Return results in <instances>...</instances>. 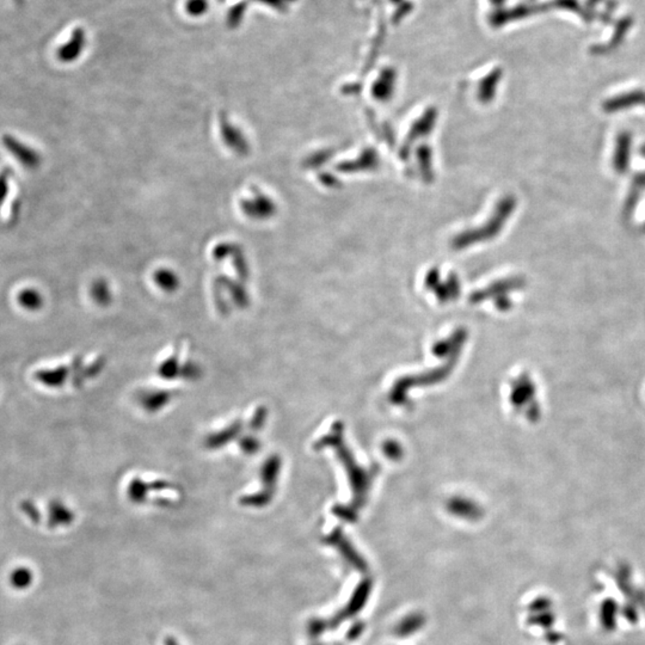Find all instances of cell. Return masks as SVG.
I'll return each mask as SVG.
<instances>
[{
    "label": "cell",
    "instance_id": "12",
    "mask_svg": "<svg viewBox=\"0 0 645 645\" xmlns=\"http://www.w3.org/2000/svg\"><path fill=\"white\" fill-rule=\"evenodd\" d=\"M448 509L450 513H453L455 515L463 516V517H473L477 515L476 507L472 503H468V501H464V499H453L448 504Z\"/></svg>",
    "mask_w": 645,
    "mask_h": 645
},
{
    "label": "cell",
    "instance_id": "10",
    "mask_svg": "<svg viewBox=\"0 0 645 645\" xmlns=\"http://www.w3.org/2000/svg\"><path fill=\"white\" fill-rule=\"evenodd\" d=\"M10 583L16 589H27L32 583V570L28 568H17L10 576Z\"/></svg>",
    "mask_w": 645,
    "mask_h": 645
},
{
    "label": "cell",
    "instance_id": "18",
    "mask_svg": "<svg viewBox=\"0 0 645 645\" xmlns=\"http://www.w3.org/2000/svg\"><path fill=\"white\" fill-rule=\"evenodd\" d=\"M644 230H645V223H644Z\"/></svg>",
    "mask_w": 645,
    "mask_h": 645
},
{
    "label": "cell",
    "instance_id": "3",
    "mask_svg": "<svg viewBox=\"0 0 645 645\" xmlns=\"http://www.w3.org/2000/svg\"><path fill=\"white\" fill-rule=\"evenodd\" d=\"M370 588H372V583H370V579H366L356 589L355 595L353 597L349 605L344 610L341 611L334 619H331L329 622H324L321 619L312 620L311 623H310V628H308L312 636H318V635H321V632L326 631L328 628H337L342 622L347 620L353 615H355L356 613H359L364 608L366 601L370 597Z\"/></svg>",
    "mask_w": 645,
    "mask_h": 645
},
{
    "label": "cell",
    "instance_id": "16",
    "mask_svg": "<svg viewBox=\"0 0 645 645\" xmlns=\"http://www.w3.org/2000/svg\"><path fill=\"white\" fill-rule=\"evenodd\" d=\"M365 631V624L356 623L349 632H348V638L349 639H356L361 636V633Z\"/></svg>",
    "mask_w": 645,
    "mask_h": 645
},
{
    "label": "cell",
    "instance_id": "11",
    "mask_svg": "<svg viewBox=\"0 0 645 645\" xmlns=\"http://www.w3.org/2000/svg\"><path fill=\"white\" fill-rule=\"evenodd\" d=\"M499 78H501V71H495L490 75L484 83L482 84L481 99L483 102L488 103L494 98L496 88L499 85Z\"/></svg>",
    "mask_w": 645,
    "mask_h": 645
},
{
    "label": "cell",
    "instance_id": "13",
    "mask_svg": "<svg viewBox=\"0 0 645 645\" xmlns=\"http://www.w3.org/2000/svg\"><path fill=\"white\" fill-rule=\"evenodd\" d=\"M157 282L163 287V288H166V290H174L175 287L177 286V280H176V276L172 274L171 272H168V270H161V272H158L156 276Z\"/></svg>",
    "mask_w": 645,
    "mask_h": 645
},
{
    "label": "cell",
    "instance_id": "1",
    "mask_svg": "<svg viewBox=\"0 0 645 645\" xmlns=\"http://www.w3.org/2000/svg\"><path fill=\"white\" fill-rule=\"evenodd\" d=\"M341 430H342L341 424H336L334 427V434L326 436L319 444L323 446H336L339 458L342 459L343 463L347 466L348 473L355 490V499L353 503V507H336L334 513L343 520L354 522L356 520L357 509L364 507L365 504L367 491L370 489V479L374 478V476L367 475V472L362 471V468H359L355 462H353L352 455L348 452L346 446H343Z\"/></svg>",
    "mask_w": 645,
    "mask_h": 645
},
{
    "label": "cell",
    "instance_id": "2",
    "mask_svg": "<svg viewBox=\"0 0 645 645\" xmlns=\"http://www.w3.org/2000/svg\"><path fill=\"white\" fill-rule=\"evenodd\" d=\"M517 207V200L514 195H506L499 201L496 205L494 213L491 215L489 221L485 224L484 226L481 227L479 230L472 231L465 243H475V241H486L491 239L494 237L499 236V232L502 231L503 227L506 225L508 220L510 219L514 210Z\"/></svg>",
    "mask_w": 645,
    "mask_h": 645
},
{
    "label": "cell",
    "instance_id": "14",
    "mask_svg": "<svg viewBox=\"0 0 645 645\" xmlns=\"http://www.w3.org/2000/svg\"><path fill=\"white\" fill-rule=\"evenodd\" d=\"M384 450L386 453L387 457L391 459H399L401 455V446L396 444V442H386L385 446H384Z\"/></svg>",
    "mask_w": 645,
    "mask_h": 645
},
{
    "label": "cell",
    "instance_id": "4",
    "mask_svg": "<svg viewBox=\"0 0 645 645\" xmlns=\"http://www.w3.org/2000/svg\"><path fill=\"white\" fill-rule=\"evenodd\" d=\"M632 145L633 138L628 130L619 132L615 143H614L613 158L612 164L613 170L618 175H625L630 169L632 161Z\"/></svg>",
    "mask_w": 645,
    "mask_h": 645
},
{
    "label": "cell",
    "instance_id": "6",
    "mask_svg": "<svg viewBox=\"0 0 645 645\" xmlns=\"http://www.w3.org/2000/svg\"><path fill=\"white\" fill-rule=\"evenodd\" d=\"M326 543L339 548V551L342 553V556L346 557V559H347L350 564L354 565L355 568H357V570H360V571H366V570H367L366 562L364 561V559L361 558L360 555L355 551V548H353L352 544L349 543V540L343 535L339 528L334 530V532L331 533V535H329V538L326 539Z\"/></svg>",
    "mask_w": 645,
    "mask_h": 645
},
{
    "label": "cell",
    "instance_id": "7",
    "mask_svg": "<svg viewBox=\"0 0 645 645\" xmlns=\"http://www.w3.org/2000/svg\"><path fill=\"white\" fill-rule=\"evenodd\" d=\"M644 194L645 170L644 171L637 172V174L633 176V178H632L631 183H630L628 195H626V199H625V202H624L623 212L625 217H632V214L635 213V210H637L638 204L641 202Z\"/></svg>",
    "mask_w": 645,
    "mask_h": 645
},
{
    "label": "cell",
    "instance_id": "17",
    "mask_svg": "<svg viewBox=\"0 0 645 645\" xmlns=\"http://www.w3.org/2000/svg\"><path fill=\"white\" fill-rule=\"evenodd\" d=\"M641 155L642 156L644 157L645 159V145H643V147L641 148Z\"/></svg>",
    "mask_w": 645,
    "mask_h": 645
},
{
    "label": "cell",
    "instance_id": "9",
    "mask_svg": "<svg viewBox=\"0 0 645 645\" xmlns=\"http://www.w3.org/2000/svg\"><path fill=\"white\" fill-rule=\"evenodd\" d=\"M424 623H426V618H424L423 614H410L406 618L403 619L399 623L397 624L395 633H396L397 637H403V638L409 637L410 635L419 631V628L424 625Z\"/></svg>",
    "mask_w": 645,
    "mask_h": 645
},
{
    "label": "cell",
    "instance_id": "8",
    "mask_svg": "<svg viewBox=\"0 0 645 645\" xmlns=\"http://www.w3.org/2000/svg\"><path fill=\"white\" fill-rule=\"evenodd\" d=\"M524 285H525V281L522 280L521 277H508V279L499 281V282H496L494 285L490 286L489 288H486V290H483V292L477 293L476 295L473 297V300H475V301H478V300H483V299L488 298V297H496V295L499 297V295H504V294L510 292V290L521 288Z\"/></svg>",
    "mask_w": 645,
    "mask_h": 645
},
{
    "label": "cell",
    "instance_id": "5",
    "mask_svg": "<svg viewBox=\"0 0 645 645\" xmlns=\"http://www.w3.org/2000/svg\"><path fill=\"white\" fill-rule=\"evenodd\" d=\"M645 104L644 90H632L624 94L615 95L607 98L602 103V110L606 114H618L628 109Z\"/></svg>",
    "mask_w": 645,
    "mask_h": 645
},
{
    "label": "cell",
    "instance_id": "15",
    "mask_svg": "<svg viewBox=\"0 0 645 645\" xmlns=\"http://www.w3.org/2000/svg\"><path fill=\"white\" fill-rule=\"evenodd\" d=\"M21 299H22L23 303L29 307H36L37 305H40V297L34 290H29L27 293H23Z\"/></svg>",
    "mask_w": 645,
    "mask_h": 645
}]
</instances>
